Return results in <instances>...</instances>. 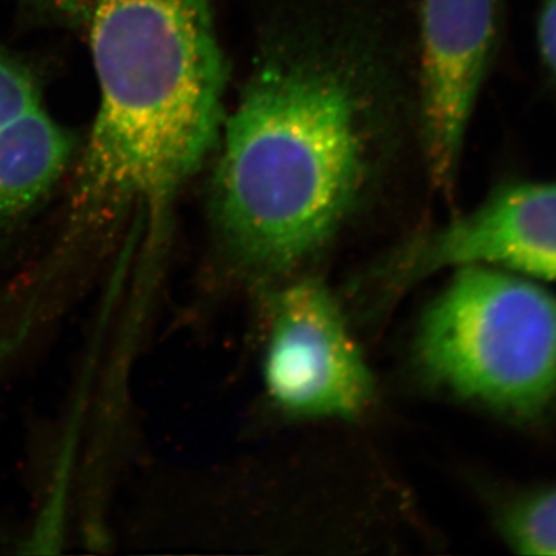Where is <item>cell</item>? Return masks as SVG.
<instances>
[{"instance_id": "obj_1", "label": "cell", "mask_w": 556, "mask_h": 556, "mask_svg": "<svg viewBox=\"0 0 556 556\" xmlns=\"http://www.w3.org/2000/svg\"><path fill=\"white\" fill-rule=\"evenodd\" d=\"M361 58L289 40L260 58L219 131L214 217L241 269L277 278L353 215L378 159V94Z\"/></svg>"}, {"instance_id": "obj_2", "label": "cell", "mask_w": 556, "mask_h": 556, "mask_svg": "<svg viewBox=\"0 0 556 556\" xmlns=\"http://www.w3.org/2000/svg\"><path fill=\"white\" fill-rule=\"evenodd\" d=\"M100 109L80 160L84 217L135 211L163 240L175 200L225 121L226 64L211 0H91Z\"/></svg>"}, {"instance_id": "obj_3", "label": "cell", "mask_w": 556, "mask_h": 556, "mask_svg": "<svg viewBox=\"0 0 556 556\" xmlns=\"http://www.w3.org/2000/svg\"><path fill=\"white\" fill-rule=\"evenodd\" d=\"M456 269L420 324V369L457 397L543 420L556 408L555 292L492 266Z\"/></svg>"}, {"instance_id": "obj_4", "label": "cell", "mask_w": 556, "mask_h": 556, "mask_svg": "<svg viewBox=\"0 0 556 556\" xmlns=\"http://www.w3.org/2000/svg\"><path fill=\"white\" fill-rule=\"evenodd\" d=\"M269 309L263 378L274 404L298 417L364 413L375 382L331 292L303 278L278 289Z\"/></svg>"}, {"instance_id": "obj_5", "label": "cell", "mask_w": 556, "mask_h": 556, "mask_svg": "<svg viewBox=\"0 0 556 556\" xmlns=\"http://www.w3.org/2000/svg\"><path fill=\"white\" fill-rule=\"evenodd\" d=\"M503 0H422L420 135L437 188L456 186L471 116L500 39Z\"/></svg>"}, {"instance_id": "obj_6", "label": "cell", "mask_w": 556, "mask_h": 556, "mask_svg": "<svg viewBox=\"0 0 556 556\" xmlns=\"http://www.w3.org/2000/svg\"><path fill=\"white\" fill-rule=\"evenodd\" d=\"M467 265L556 281V181L508 182L493 190L477 208L390 260L387 288Z\"/></svg>"}, {"instance_id": "obj_7", "label": "cell", "mask_w": 556, "mask_h": 556, "mask_svg": "<svg viewBox=\"0 0 556 556\" xmlns=\"http://www.w3.org/2000/svg\"><path fill=\"white\" fill-rule=\"evenodd\" d=\"M73 142L43 108L0 129V223L24 214L61 178Z\"/></svg>"}, {"instance_id": "obj_8", "label": "cell", "mask_w": 556, "mask_h": 556, "mask_svg": "<svg viewBox=\"0 0 556 556\" xmlns=\"http://www.w3.org/2000/svg\"><path fill=\"white\" fill-rule=\"evenodd\" d=\"M497 529L521 555H556V484L525 490L501 507Z\"/></svg>"}, {"instance_id": "obj_9", "label": "cell", "mask_w": 556, "mask_h": 556, "mask_svg": "<svg viewBox=\"0 0 556 556\" xmlns=\"http://www.w3.org/2000/svg\"><path fill=\"white\" fill-rule=\"evenodd\" d=\"M42 108L38 87L27 70L0 50V129Z\"/></svg>"}, {"instance_id": "obj_10", "label": "cell", "mask_w": 556, "mask_h": 556, "mask_svg": "<svg viewBox=\"0 0 556 556\" xmlns=\"http://www.w3.org/2000/svg\"><path fill=\"white\" fill-rule=\"evenodd\" d=\"M536 40L543 64L556 78V0H541Z\"/></svg>"}, {"instance_id": "obj_11", "label": "cell", "mask_w": 556, "mask_h": 556, "mask_svg": "<svg viewBox=\"0 0 556 556\" xmlns=\"http://www.w3.org/2000/svg\"><path fill=\"white\" fill-rule=\"evenodd\" d=\"M33 5L62 21L83 24L89 20L91 0H28Z\"/></svg>"}]
</instances>
